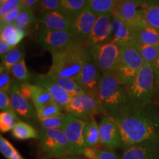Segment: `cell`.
I'll return each mask as SVG.
<instances>
[{"instance_id":"15","label":"cell","mask_w":159,"mask_h":159,"mask_svg":"<svg viewBox=\"0 0 159 159\" xmlns=\"http://www.w3.org/2000/svg\"><path fill=\"white\" fill-rule=\"evenodd\" d=\"M112 18L111 14L100 15L97 16L94 27L87 38L90 47L101 45L111 41Z\"/></svg>"},{"instance_id":"50","label":"cell","mask_w":159,"mask_h":159,"mask_svg":"<svg viewBox=\"0 0 159 159\" xmlns=\"http://www.w3.org/2000/svg\"><path fill=\"white\" fill-rule=\"evenodd\" d=\"M155 96H156L157 100H159V83L156 85V92H155Z\"/></svg>"},{"instance_id":"36","label":"cell","mask_w":159,"mask_h":159,"mask_svg":"<svg viewBox=\"0 0 159 159\" xmlns=\"http://www.w3.org/2000/svg\"><path fill=\"white\" fill-rule=\"evenodd\" d=\"M35 110H36L38 119H42L61 114L63 112V109L53 101L48 104L39 107Z\"/></svg>"},{"instance_id":"43","label":"cell","mask_w":159,"mask_h":159,"mask_svg":"<svg viewBox=\"0 0 159 159\" xmlns=\"http://www.w3.org/2000/svg\"><path fill=\"white\" fill-rule=\"evenodd\" d=\"M25 9L22 6L19 7V8L14 10L13 11L11 12L7 15L5 16L0 18V21H1V25H10V24L14 23L15 20L16 19L18 16L21 13L23 10Z\"/></svg>"},{"instance_id":"10","label":"cell","mask_w":159,"mask_h":159,"mask_svg":"<svg viewBox=\"0 0 159 159\" xmlns=\"http://www.w3.org/2000/svg\"><path fill=\"white\" fill-rule=\"evenodd\" d=\"M76 38L71 32L52 30L40 26L36 41L41 48L51 52L66 47Z\"/></svg>"},{"instance_id":"44","label":"cell","mask_w":159,"mask_h":159,"mask_svg":"<svg viewBox=\"0 0 159 159\" xmlns=\"http://www.w3.org/2000/svg\"><path fill=\"white\" fill-rule=\"evenodd\" d=\"M30 85L31 84L29 82L20 83H19V87L20 92L22 94V96L24 97H25L26 99L32 101V91Z\"/></svg>"},{"instance_id":"26","label":"cell","mask_w":159,"mask_h":159,"mask_svg":"<svg viewBox=\"0 0 159 159\" xmlns=\"http://www.w3.org/2000/svg\"><path fill=\"white\" fill-rule=\"evenodd\" d=\"M12 135L18 140H27V139H38L39 131L36 130L35 127L25 122L19 120L12 130Z\"/></svg>"},{"instance_id":"30","label":"cell","mask_w":159,"mask_h":159,"mask_svg":"<svg viewBox=\"0 0 159 159\" xmlns=\"http://www.w3.org/2000/svg\"><path fill=\"white\" fill-rule=\"evenodd\" d=\"M32 102L34 105L35 109L43 105L53 102V99L51 94L47 89L36 84H31Z\"/></svg>"},{"instance_id":"16","label":"cell","mask_w":159,"mask_h":159,"mask_svg":"<svg viewBox=\"0 0 159 159\" xmlns=\"http://www.w3.org/2000/svg\"><path fill=\"white\" fill-rule=\"evenodd\" d=\"M122 149L121 159H159V140L148 141Z\"/></svg>"},{"instance_id":"34","label":"cell","mask_w":159,"mask_h":159,"mask_svg":"<svg viewBox=\"0 0 159 159\" xmlns=\"http://www.w3.org/2000/svg\"><path fill=\"white\" fill-rule=\"evenodd\" d=\"M83 156L88 159H121L112 150L97 148H85Z\"/></svg>"},{"instance_id":"23","label":"cell","mask_w":159,"mask_h":159,"mask_svg":"<svg viewBox=\"0 0 159 159\" xmlns=\"http://www.w3.org/2000/svg\"><path fill=\"white\" fill-rule=\"evenodd\" d=\"M137 42L148 45L159 46V30L148 25L134 29Z\"/></svg>"},{"instance_id":"46","label":"cell","mask_w":159,"mask_h":159,"mask_svg":"<svg viewBox=\"0 0 159 159\" xmlns=\"http://www.w3.org/2000/svg\"><path fill=\"white\" fill-rule=\"evenodd\" d=\"M13 49H14V47H12L11 46L7 44L5 41H0V55H1V57L5 56L7 53L13 50Z\"/></svg>"},{"instance_id":"38","label":"cell","mask_w":159,"mask_h":159,"mask_svg":"<svg viewBox=\"0 0 159 159\" xmlns=\"http://www.w3.org/2000/svg\"><path fill=\"white\" fill-rule=\"evenodd\" d=\"M13 80L11 77V73L5 70L2 66H0V91L10 92L13 85Z\"/></svg>"},{"instance_id":"13","label":"cell","mask_w":159,"mask_h":159,"mask_svg":"<svg viewBox=\"0 0 159 159\" xmlns=\"http://www.w3.org/2000/svg\"><path fill=\"white\" fill-rule=\"evenodd\" d=\"M99 126V144L108 150L123 148L122 139L118 125L112 117L105 116Z\"/></svg>"},{"instance_id":"6","label":"cell","mask_w":159,"mask_h":159,"mask_svg":"<svg viewBox=\"0 0 159 159\" xmlns=\"http://www.w3.org/2000/svg\"><path fill=\"white\" fill-rule=\"evenodd\" d=\"M92 60L102 75L116 74L121 56V47L109 41L91 47Z\"/></svg>"},{"instance_id":"27","label":"cell","mask_w":159,"mask_h":159,"mask_svg":"<svg viewBox=\"0 0 159 159\" xmlns=\"http://www.w3.org/2000/svg\"><path fill=\"white\" fill-rule=\"evenodd\" d=\"M61 11L71 19L86 8L89 0H59Z\"/></svg>"},{"instance_id":"9","label":"cell","mask_w":159,"mask_h":159,"mask_svg":"<svg viewBox=\"0 0 159 159\" xmlns=\"http://www.w3.org/2000/svg\"><path fill=\"white\" fill-rule=\"evenodd\" d=\"M86 121L67 114L63 131L70 145L71 156H83L85 149L84 143V128Z\"/></svg>"},{"instance_id":"28","label":"cell","mask_w":159,"mask_h":159,"mask_svg":"<svg viewBox=\"0 0 159 159\" xmlns=\"http://www.w3.org/2000/svg\"><path fill=\"white\" fill-rule=\"evenodd\" d=\"M139 52L144 63L153 65L159 57V46L148 45L136 42L134 46Z\"/></svg>"},{"instance_id":"18","label":"cell","mask_w":159,"mask_h":159,"mask_svg":"<svg viewBox=\"0 0 159 159\" xmlns=\"http://www.w3.org/2000/svg\"><path fill=\"white\" fill-rule=\"evenodd\" d=\"M34 83L35 84L47 89L51 94L54 102L59 105L63 111L72 98V96L70 94L63 90L54 81L52 80L47 74L36 75L34 77Z\"/></svg>"},{"instance_id":"31","label":"cell","mask_w":159,"mask_h":159,"mask_svg":"<svg viewBox=\"0 0 159 159\" xmlns=\"http://www.w3.org/2000/svg\"><path fill=\"white\" fill-rule=\"evenodd\" d=\"M25 58V52L19 47H16L13 50L10 51L5 56L1 57V66L5 70L11 72L13 66L19 63L21 60Z\"/></svg>"},{"instance_id":"8","label":"cell","mask_w":159,"mask_h":159,"mask_svg":"<svg viewBox=\"0 0 159 159\" xmlns=\"http://www.w3.org/2000/svg\"><path fill=\"white\" fill-rule=\"evenodd\" d=\"M64 111L84 121L91 120L100 114H105L98 95L87 93L72 97Z\"/></svg>"},{"instance_id":"53","label":"cell","mask_w":159,"mask_h":159,"mask_svg":"<svg viewBox=\"0 0 159 159\" xmlns=\"http://www.w3.org/2000/svg\"><path fill=\"white\" fill-rule=\"evenodd\" d=\"M44 159H49V158H44Z\"/></svg>"},{"instance_id":"21","label":"cell","mask_w":159,"mask_h":159,"mask_svg":"<svg viewBox=\"0 0 159 159\" xmlns=\"http://www.w3.org/2000/svg\"><path fill=\"white\" fill-rule=\"evenodd\" d=\"M25 36L26 32L25 30L20 28L15 24L1 25L0 41H5L12 47L16 48Z\"/></svg>"},{"instance_id":"24","label":"cell","mask_w":159,"mask_h":159,"mask_svg":"<svg viewBox=\"0 0 159 159\" xmlns=\"http://www.w3.org/2000/svg\"><path fill=\"white\" fill-rule=\"evenodd\" d=\"M47 75H48L52 80L54 81L61 88H62L63 90L68 92L69 94H70L72 97L85 94V91L83 90L82 87L80 86L78 83L74 79L66 77L59 76V75H56L48 74V73Z\"/></svg>"},{"instance_id":"52","label":"cell","mask_w":159,"mask_h":159,"mask_svg":"<svg viewBox=\"0 0 159 159\" xmlns=\"http://www.w3.org/2000/svg\"><path fill=\"white\" fill-rule=\"evenodd\" d=\"M7 1V0H0V5H2V4H4V3H5Z\"/></svg>"},{"instance_id":"4","label":"cell","mask_w":159,"mask_h":159,"mask_svg":"<svg viewBox=\"0 0 159 159\" xmlns=\"http://www.w3.org/2000/svg\"><path fill=\"white\" fill-rule=\"evenodd\" d=\"M130 100L138 104L152 102L156 92V82L152 66L144 63L133 83L126 88Z\"/></svg>"},{"instance_id":"3","label":"cell","mask_w":159,"mask_h":159,"mask_svg":"<svg viewBox=\"0 0 159 159\" xmlns=\"http://www.w3.org/2000/svg\"><path fill=\"white\" fill-rule=\"evenodd\" d=\"M98 98L105 116L115 118L132 102L126 88L116 74L102 75L98 89Z\"/></svg>"},{"instance_id":"7","label":"cell","mask_w":159,"mask_h":159,"mask_svg":"<svg viewBox=\"0 0 159 159\" xmlns=\"http://www.w3.org/2000/svg\"><path fill=\"white\" fill-rule=\"evenodd\" d=\"M144 64L142 57L134 47H121V56L116 75L125 88L128 87Z\"/></svg>"},{"instance_id":"12","label":"cell","mask_w":159,"mask_h":159,"mask_svg":"<svg viewBox=\"0 0 159 159\" xmlns=\"http://www.w3.org/2000/svg\"><path fill=\"white\" fill-rule=\"evenodd\" d=\"M140 7L134 1L118 0L111 15L122 20L134 30L147 25Z\"/></svg>"},{"instance_id":"33","label":"cell","mask_w":159,"mask_h":159,"mask_svg":"<svg viewBox=\"0 0 159 159\" xmlns=\"http://www.w3.org/2000/svg\"><path fill=\"white\" fill-rule=\"evenodd\" d=\"M66 117L67 113L62 112L49 118L39 119V124L41 126V128L43 129H61L62 130Z\"/></svg>"},{"instance_id":"20","label":"cell","mask_w":159,"mask_h":159,"mask_svg":"<svg viewBox=\"0 0 159 159\" xmlns=\"http://www.w3.org/2000/svg\"><path fill=\"white\" fill-rule=\"evenodd\" d=\"M72 19L61 11H55L41 14V27L52 30L71 32Z\"/></svg>"},{"instance_id":"11","label":"cell","mask_w":159,"mask_h":159,"mask_svg":"<svg viewBox=\"0 0 159 159\" xmlns=\"http://www.w3.org/2000/svg\"><path fill=\"white\" fill-rule=\"evenodd\" d=\"M10 97L12 108L18 116L21 117L25 122L32 125L33 127H36L39 119L34 105L31 100L22 96L20 92L19 83L15 81H13L10 91Z\"/></svg>"},{"instance_id":"45","label":"cell","mask_w":159,"mask_h":159,"mask_svg":"<svg viewBox=\"0 0 159 159\" xmlns=\"http://www.w3.org/2000/svg\"><path fill=\"white\" fill-rule=\"evenodd\" d=\"M40 0H21V6L25 9H30L34 11L35 7H38Z\"/></svg>"},{"instance_id":"14","label":"cell","mask_w":159,"mask_h":159,"mask_svg":"<svg viewBox=\"0 0 159 159\" xmlns=\"http://www.w3.org/2000/svg\"><path fill=\"white\" fill-rule=\"evenodd\" d=\"M101 76L92 58L85 63L82 70L75 79L76 82L87 94L98 95V89Z\"/></svg>"},{"instance_id":"40","label":"cell","mask_w":159,"mask_h":159,"mask_svg":"<svg viewBox=\"0 0 159 159\" xmlns=\"http://www.w3.org/2000/svg\"><path fill=\"white\" fill-rule=\"evenodd\" d=\"M16 150V149L7 139H5L2 135L0 136V152L5 158L11 159Z\"/></svg>"},{"instance_id":"17","label":"cell","mask_w":159,"mask_h":159,"mask_svg":"<svg viewBox=\"0 0 159 159\" xmlns=\"http://www.w3.org/2000/svg\"><path fill=\"white\" fill-rule=\"evenodd\" d=\"M97 16L88 7L72 19L71 32L80 39H86L90 35Z\"/></svg>"},{"instance_id":"41","label":"cell","mask_w":159,"mask_h":159,"mask_svg":"<svg viewBox=\"0 0 159 159\" xmlns=\"http://www.w3.org/2000/svg\"><path fill=\"white\" fill-rule=\"evenodd\" d=\"M21 6V0H7L5 3L0 5V18L7 15Z\"/></svg>"},{"instance_id":"32","label":"cell","mask_w":159,"mask_h":159,"mask_svg":"<svg viewBox=\"0 0 159 159\" xmlns=\"http://www.w3.org/2000/svg\"><path fill=\"white\" fill-rule=\"evenodd\" d=\"M19 121V116L13 110L2 111L0 113V130L2 133L13 130Z\"/></svg>"},{"instance_id":"35","label":"cell","mask_w":159,"mask_h":159,"mask_svg":"<svg viewBox=\"0 0 159 159\" xmlns=\"http://www.w3.org/2000/svg\"><path fill=\"white\" fill-rule=\"evenodd\" d=\"M37 21L38 19L35 16L34 11L33 10L25 8L19 13L13 24H15L20 28L25 30L30 27Z\"/></svg>"},{"instance_id":"37","label":"cell","mask_w":159,"mask_h":159,"mask_svg":"<svg viewBox=\"0 0 159 159\" xmlns=\"http://www.w3.org/2000/svg\"><path fill=\"white\" fill-rule=\"evenodd\" d=\"M11 73L19 83L29 82L31 77L30 73L26 66L25 58L21 60L19 63L13 66V68L11 69Z\"/></svg>"},{"instance_id":"29","label":"cell","mask_w":159,"mask_h":159,"mask_svg":"<svg viewBox=\"0 0 159 159\" xmlns=\"http://www.w3.org/2000/svg\"><path fill=\"white\" fill-rule=\"evenodd\" d=\"M118 0H89V9L97 16L111 14Z\"/></svg>"},{"instance_id":"25","label":"cell","mask_w":159,"mask_h":159,"mask_svg":"<svg viewBox=\"0 0 159 159\" xmlns=\"http://www.w3.org/2000/svg\"><path fill=\"white\" fill-rule=\"evenodd\" d=\"M83 136L85 148H96L99 144V126L95 118L86 121Z\"/></svg>"},{"instance_id":"51","label":"cell","mask_w":159,"mask_h":159,"mask_svg":"<svg viewBox=\"0 0 159 159\" xmlns=\"http://www.w3.org/2000/svg\"><path fill=\"white\" fill-rule=\"evenodd\" d=\"M129 1H134V2H136V3H138L139 5H142L143 3L145 1H146V0H129Z\"/></svg>"},{"instance_id":"19","label":"cell","mask_w":159,"mask_h":159,"mask_svg":"<svg viewBox=\"0 0 159 159\" xmlns=\"http://www.w3.org/2000/svg\"><path fill=\"white\" fill-rule=\"evenodd\" d=\"M112 17L111 41L120 47H134L137 42L134 30L118 18Z\"/></svg>"},{"instance_id":"48","label":"cell","mask_w":159,"mask_h":159,"mask_svg":"<svg viewBox=\"0 0 159 159\" xmlns=\"http://www.w3.org/2000/svg\"><path fill=\"white\" fill-rule=\"evenodd\" d=\"M11 159H25V158H23L22 156H21V155L19 152V151L16 150L14 151V152H13V156H11Z\"/></svg>"},{"instance_id":"39","label":"cell","mask_w":159,"mask_h":159,"mask_svg":"<svg viewBox=\"0 0 159 159\" xmlns=\"http://www.w3.org/2000/svg\"><path fill=\"white\" fill-rule=\"evenodd\" d=\"M41 14L47 12L61 11L59 0H40L38 6Z\"/></svg>"},{"instance_id":"42","label":"cell","mask_w":159,"mask_h":159,"mask_svg":"<svg viewBox=\"0 0 159 159\" xmlns=\"http://www.w3.org/2000/svg\"><path fill=\"white\" fill-rule=\"evenodd\" d=\"M10 110H13L11 106L10 92L0 91V111L2 112V111Z\"/></svg>"},{"instance_id":"1","label":"cell","mask_w":159,"mask_h":159,"mask_svg":"<svg viewBox=\"0 0 159 159\" xmlns=\"http://www.w3.org/2000/svg\"><path fill=\"white\" fill-rule=\"evenodd\" d=\"M113 119L120 130L123 148L159 140V110L153 102L148 104L132 102Z\"/></svg>"},{"instance_id":"47","label":"cell","mask_w":159,"mask_h":159,"mask_svg":"<svg viewBox=\"0 0 159 159\" xmlns=\"http://www.w3.org/2000/svg\"><path fill=\"white\" fill-rule=\"evenodd\" d=\"M152 69H153L155 82H156V85L157 83H159V57L152 65Z\"/></svg>"},{"instance_id":"49","label":"cell","mask_w":159,"mask_h":159,"mask_svg":"<svg viewBox=\"0 0 159 159\" xmlns=\"http://www.w3.org/2000/svg\"><path fill=\"white\" fill-rule=\"evenodd\" d=\"M60 159H88L85 157H82L81 156H68L63 157V158H61Z\"/></svg>"},{"instance_id":"2","label":"cell","mask_w":159,"mask_h":159,"mask_svg":"<svg viewBox=\"0 0 159 159\" xmlns=\"http://www.w3.org/2000/svg\"><path fill=\"white\" fill-rule=\"evenodd\" d=\"M52 65L48 74L76 79L85 63L92 58L91 47L86 39L76 38L58 50L51 52Z\"/></svg>"},{"instance_id":"22","label":"cell","mask_w":159,"mask_h":159,"mask_svg":"<svg viewBox=\"0 0 159 159\" xmlns=\"http://www.w3.org/2000/svg\"><path fill=\"white\" fill-rule=\"evenodd\" d=\"M140 7L147 25L159 30V0H146Z\"/></svg>"},{"instance_id":"5","label":"cell","mask_w":159,"mask_h":159,"mask_svg":"<svg viewBox=\"0 0 159 159\" xmlns=\"http://www.w3.org/2000/svg\"><path fill=\"white\" fill-rule=\"evenodd\" d=\"M37 140L48 158L60 159L71 156L70 145L63 130L40 128Z\"/></svg>"}]
</instances>
